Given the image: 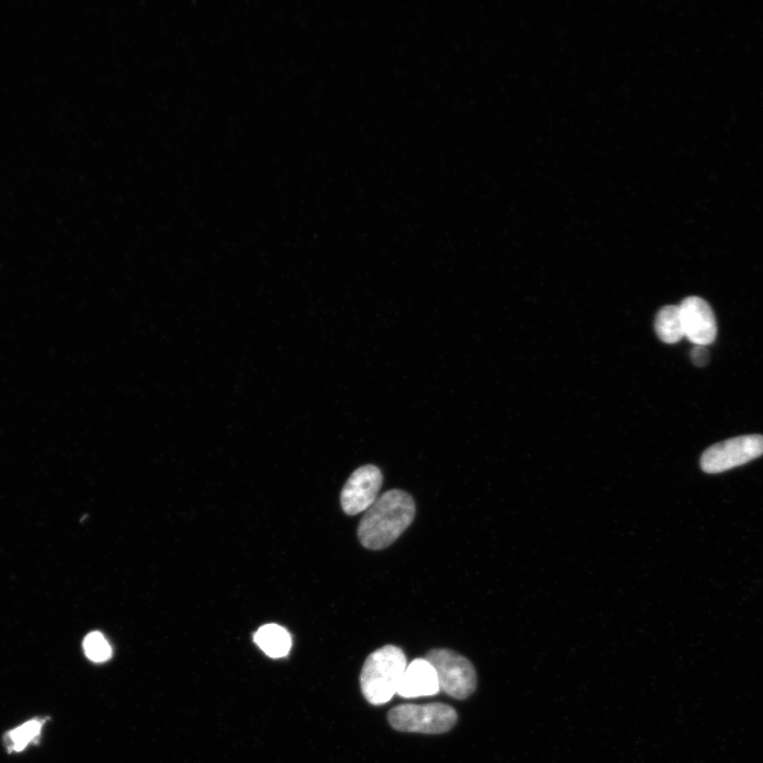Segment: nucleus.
<instances>
[{"mask_svg": "<svg viewBox=\"0 0 763 763\" xmlns=\"http://www.w3.org/2000/svg\"><path fill=\"white\" fill-rule=\"evenodd\" d=\"M457 720L455 709L443 703L403 704L388 714L389 724L402 733L445 734L453 729Z\"/></svg>", "mask_w": 763, "mask_h": 763, "instance_id": "3", "label": "nucleus"}, {"mask_svg": "<svg viewBox=\"0 0 763 763\" xmlns=\"http://www.w3.org/2000/svg\"><path fill=\"white\" fill-rule=\"evenodd\" d=\"M415 516L416 504L410 494L387 491L365 512L358 529L359 539L368 549H384L401 537Z\"/></svg>", "mask_w": 763, "mask_h": 763, "instance_id": "1", "label": "nucleus"}, {"mask_svg": "<svg viewBox=\"0 0 763 763\" xmlns=\"http://www.w3.org/2000/svg\"><path fill=\"white\" fill-rule=\"evenodd\" d=\"M763 455V436L747 435L717 443L702 455L705 473L718 474L732 470Z\"/></svg>", "mask_w": 763, "mask_h": 763, "instance_id": "5", "label": "nucleus"}, {"mask_svg": "<svg viewBox=\"0 0 763 763\" xmlns=\"http://www.w3.org/2000/svg\"><path fill=\"white\" fill-rule=\"evenodd\" d=\"M406 667L405 653L399 647L387 645L371 653L360 680L365 699L374 705L392 700L398 694Z\"/></svg>", "mask_w": 763, "mask_h": 763, "instance_id": "2", "label": "nucleus"}, {"mask_svg": "<svg viewBox=\"0 0 763 763\" xmlns=\"http://www.w3.org/2000/svg\"><path fill=\"white\" fill-rule=\"evenodd\" d=\"M655 331L666 344L679 343L684 335L679 306H666L655 317Z\"/></svg>", "mask_w": 763, "mask_h": 763, "instance_id": "10", "label": "nucleus"}, {"mask_svg": "<svg viewBox=\"0 0 763 763\" xmlns=\"http://www.w3.org/2000/svg\"><path fill=\"white\" fill-rule=\"evenodd\" d=\"M440 686L434 667L425 659L408 664L398 690L402 698L414 699L438 694Z\"/></svg>", "mask_w": 763, "mask_h": 763, "instance_id": "8", "label": "nucleus"}, {"mask_svg": "<svg viewBox=\"0 0 763 763\" xmlns=\"http://www.w3.org/2000/svg\"><path fill=\"white\" fill-rule=\"evenodd\" d=\"M690 357L692 363L699 367H703L709 362V352L705 346H695L691 350Z\"/></svg>", "mask_w": 763, "mask_h": 763, "instance_id": "13", "label": "nucleus"}, {"mask_svg": "<svg viewBox=\"0 0 763 763\" xmlns=\"http://www.w3.org/2000/svg\"><path fill=\"white\" fill-rule=\"evenodd\" d=\"M83 647L87 658L93 662L102 663L112 658L111 645L100 632L88 634Z\"/></svg>", "mask_w": 763, "mask_h": 763, "instance_id": "12", "label": "nucleus"}, {"mask_svg": "<svg viewBox=\"0 0 763 763\" xmlns=\"http://www.w3.org/2000/svg\"><path fill=\"white\" fill-rule=\"evenodd\" d=\"M381 470L372 465L363 466L348 478L341 494V504L348 516L367 511L376 503L382 488Z\"/></svg>", "mask_w": 763, "mask_h": 763, "instance_id": "6", "label": "nucleus"}, {"mask_svg": "<svg viewBox=\"0 0 763 763\" xmlns=\"http://www.w3.org/2000/svg\"><path fill=\"white\" fill-rule=\"evenodd\" d=\"M684 335L695 346H708L717 337V321L706 300L690 296L679 306Z\"/></svg>", "mask_w": 763, "mask_h": 763, "instance_id": "7", "label": "nucleus"}, {"mask_svg": "<svg viewBox=\"0 0 763 763\" xmlns=\"http://www.w3.org/2000/svg\"><path fill=\"white\" fill-rule=\"evenodd\" d=\"M43 720H31L16 727L8 734L9 747L15 752H22L28 744L38 739L43 729Z\"/></svg>", "mask_w": 763, "mask_h": 763, "instance_id": "11", "label": "nucleus"}, {"mask_svg": "<svg viewBox=\"0 0 763 763\" xmlns=\"http://www.w3.org/2000/svg\"><path fill=\"white\" fill-rule=\"evenodd\" d=\"M255 642L260 649L273 659L285 658L291 650L290 633L278 625H265L255 634Z\"/></svg>", "mask_w": 763, "mask_h": 763, "instance_id": "9", "label": "nucleus"}, {"mask_svg": "<svg viewBox=\"0 0 763 763\" xmlns=\"http://www.w3.org/2000/svg\"><path fill=\"white\" fill-rule=\"evenodd\" d=\"M427 660L435 669L440 690L457 700L469 698L476 689V671L465 656L449 649H434Z\"/></svg>", "mask_w": 763, "mask_h": 763, "instance_id": "4", "label": "nucleus"}]
</instances>
